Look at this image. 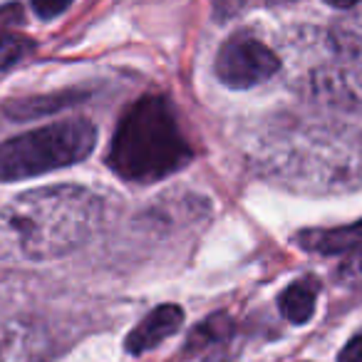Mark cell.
Listing matches in <instances>:
<instances>
[{"label":"cell","mask_w":362,"mask_h":362,"mask_svg":"<svg viewBox=\"0 0 362 362\" xmlns=\"http://www.w3.org/2000/svg\"><path fill=\"white\" fill-rule=\"evenodd\" d=\"M192 159V146L164 97H141L129 107L112 136L107 164L119 179L151 184L179 171Z\"/></svg>","instance_id":"obj_2"},{"label":"cell","mask_w":362,"mask_h":362,"mask_svg":"<svg viewBox=\"0 0 362 362\" xmlns=\"http://www.w3.org/2000/svg\"><path fill=\"white\" fill-rule=\"evenodd\" d=\"M33 50V42L13 28V18L0 13V70L18 65Z\"/></svg>","instance_id":"obj_10"},{"label":"cell","mask_w":362,"mask_h":362,"mask_svg":"<svg viewBox=\"0 0 362 362\" xmlns=\"http://www.w3.org/2000/svg\"><path fill=\"white\" fill-rule=\"evenodd\" d=\"M281 70V57L248 35H233L221 45L216 57V77L231 90H248L271 80Z\"/></svg>","instance_id":"obj_5"},{"label":"cell","mask_w":362,"mask_h":362,"mask_svg":"<svg viewBox=\"0 0 362 362\" xmlns=\"http://www.w3.org/2000/svg\"><path fill=\"white\" fill-rule=\"evenodd\" d=\"M327 6H332V8H340V11H345V8H352V6H357L360 0H325Z\"/></svg>","instance_id":"obj_16"},{"label":"cell","mask_w":362,"mask_h":362,"mask_svg":"<svg viewBox=\"0 0 362 362\" xmlns=\"http://www.w3.org/2000/svg\"><path fill=\"white\" fill-rule=\"evenodd\" d=\"M337 362H362V332L347 340V345L337 355Z\"/></svg>","instance_id":"obj_14"},{"label":"cell","mask_w":362,"mask_h":362,"mask_svg":"<svg viewBox=\"0 0 362 362\" xmlns=\"http://www.w3.org/2000/svg\"><path fill=\"white\" fill-rule=\"evenodd\" d=\"M243 3H246V0H214V6H216L218 16H231V13L238 11Z\"/></svg>","instance_id":"obj_15"},{"label":"cell","mask_w":362,"mask_h":362,"mask_svg":"<svg viewBox=\"0 0 362 362\" xmlns=\"http://www.w3.org/2000/svg\"><path fill=\"white\" fill-rule=\"evenodd\" d=\"M298 243L305 251L320 256H345L362 243V221L340 228H315V231L298 233Z\"/></svg>","instance_id":"obj_8"},{"label":"cell","mask_w":362,"mask_h":362,"mask_svg":"<svg viewBox=\"0 0 362 362\" xmlns=\"http://www.w3.org/2000/svg\"><path fill=\"white\" fill-rule=\"evenodd\" d=\"M50 337L35 322L0 317V362H47Z\"/></svg>","instance_id":"obj_6"},{"label":"cell","mask_w":362,"mask_h":362,"mask_svg":"<svg viewBox=\"0 0 362 362\" xmlns=\"http://www.w3.org/2000/svg\"><path fill=\"white\" fill-rule=\"evenodd\" d=\"M97 144L87 119H65L0 144V181H21L85 161Z\"/></svg>","instance_id":"obj_4"},{"label":"cell","mask_w":362,"mask_h":362,"mask_svg":"<svg viewBox=\"0 0 362 362\" xmlns=\"http://www.w3.org/2000/svg\"><path fill=\"white\" fill-rule=\"evenodd\" d=\"M317 300V283L313 278H303L296 281L281 293L278 298V308H281L283 317L293 325H303L313 317Z\"/></svg>","instance_id":"obj_9"},{"label":"cell","mask_w":362,"mask_h":362,"mask_svg":"<svg viewBox=\"0 0 362 362\" xmlns=\"http://www.w3.org/2000/svg\"><path fill=\"white\" fill-rule=\"evenodd\" d=\"M337 281L350 288H362V243L345 253L340 268H337Z\"/></svg>","instance_id":"obj_12"},{"label":"cell","mask_w":362,"mask_h":362,"mask_svg":"<svg viewBox=\"0 0 362 362\" xmlns=\"http://www.w3.org/2000/svg\"><path fill=\"white\" fill-rule=\"evenodd\" d=\"M271 3H293V0H271Z\"/></svg>","instance_id":"obj_17"},{"label":"cell","mask_w":362,"mask_h":362,"mask_svg":"<svg viewBox=\"0 0 362 362\" xmlns=\"http://www.w3.org/2000/svg\"><path fill=\"white\" fill-rule=\"evenodd\" d=\"M184 322V310L174 303H166V305H159L134 327V330L127 335L124 345L127 352L132 355H141V352L154 350L156 345L171 337Z\"/></svg>","instance_id":"obj_7"},{"label":"cell","mask_w":362,"mask_h":362,"mask_svg":"<svg viewBox=\"0 0 362 362\" xmlns=\"http://www.w3.org/2000/svg\"><path fill=\"white\" fill-rule=\"evenodd\" d=\"M268 166L298 189L342 192L362 184V139L342 132H305L288 139L281 156H268Z\"/></svg>","instance_id":"obj_3"},{"label":"cell","mask_w":362,"mask_h":362,"mask_svg":"<svg viewBox=\"0 0 362 362\" xmlns=\"http://www.w3.org/2000/svg\"><path fill=\"white\" fill-rule=\"evenodd\" d=\"M231 332H233L231 317L223 315V313H216V315L206 317V320L194 327L187 340V352H197L209 345H221V342H226L231 337Z\"/></svg>","instance_id":"obj_11"},{"label":"cell","mask_w":362,"mask_h":362,"mask_svg":"<svg viewBox=\"0 0 362 362\" xmlns=\"http://www.w3.org/2000/svg\"><path fill=\"white\" fill-rule=\"evenodd\" d=\"M102 221L95 192L55 184L0 206V261L40 263L77 251Z\"/></svg>","instance_id":"obj_1"},{"label":"cell","mask_w":362,"mask_h":362,"mask_svg":"<svg viewBox=\"0 0 362 362\" xmlns=\"http://www.w3.org/2000/svg\"><path fill=\"white\" fill-rule=\"evenodd\" d=\"M30 3H33V11L40 18H45V21H52V18H57L60 13H65L72 6V0H30Z\"/></svg>","instance_id":"obj_13"}]
</instances>
